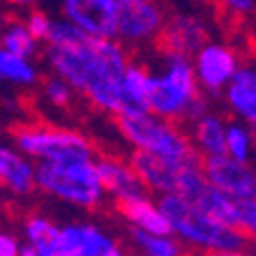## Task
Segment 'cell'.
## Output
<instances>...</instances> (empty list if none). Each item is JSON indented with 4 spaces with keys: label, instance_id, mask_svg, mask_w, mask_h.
Listing matches in <instances>:
<instances>
[{
    "label": "cell",
    "instance_id": "44dd1931",
    "mask_svg": "<svg viewBox=\"0 0 256 256\" xmlns=\"http://www.w3.org/2000/svg\"><path fill=\"white\" fill-rule=\"evenodd\" d=\"M0 81L21 86V88H30V86H35L40 81V72H37L32 60L18 58V56L5 51V48H0Z\"/></svg>",
    "mask_w": 256,
    "mask_h": 256
},
{
    "label": "cell",
    "instance_id": "7c38bea8",
    "mask_svg": "<svg viewBox=\"0 0 256 256\" xmlns=\"http://www.w3.org/2000/svg\"><path fill=\"white\" fill-rule=\"evenodd\" d=\"M62 16L92 37L116 40V10L111 0H60Z\"/></svg>",
    "mask_w": 256,
    "mask_h": 256
},
{
    "label": "cell",
    "instance_id": "484cf974",
    "mask_svg": "<svg viewBox=\"0 0 256 256\" xmlns=\"http://www.w3.org/2000/svg\"><path fill=\"white\" fill-rule=\"evenodd\" d=\"M51 24H54V18L48 16L44 10H30L28 16H26V21H24L26 30H28L30 37L37 40V42H46Z\"/></svg>",
    "mask_w": 256,
    "mask_h": 256
},
{
    "label": "cell",
    "instance_id": "4dcf8cb0",
    "mask_svg": "<svg viewBox=\"0 0 256 256\" xmlns=\"http://www.w3.org/2000/svg\"><path fill=\"white\" fill-rule=\"evenodd\" d=\"M18 256H42V254H40L32 244H24V247L18 250Z\"/></svg>",
    "mask_w": 256,
    "mask_h": 256
},
{
    "label": "cell",
    "instance_id": "d6a6232c",
    "mask_svg": "<svg viewBox=\"0 0 256 256\" xmlns=\"http://www.w3.org/2000/svg\"><path fill=\"white\" fill-rule=\"evenodd\" d=\"M0 190H2V187H0Z\"/></svg>",
    "mask_w": 256,
    "mask_h": 256
},
{
    "label": "cell",
    "instance_id": "e0dca14e",
    "mask_svg": "<svg viewBox=\"0 0 256 256\" xmlns=\"http://www.w3.org/2000/svg\"><path fill=\"white\" fill-rule=\"evenodd\" d=\"M222 92H224V100H226L231 114L238 120L254 127L256 122V70L254 67L240 65Z\"/></svg>",
    "mask_w": 256,
    "mask_h": 256
},
{
    "label": "cell",
    "instance_id": "83f0119b",
    "mask_svg": "<svg viewBox=\"0 0 256 256\" xmlns=\"http://www.w3.org/2000/svg\"><path fill=\"white\" fill-rule=\"evenodd\" d=\"M18 250H21V244L12 233L0 231V256H18Z\"/></svg>",
    "mask_w": 256,
    "mask_h": 256
},
{
    "label": "cell",
    "instance_id": "8fae6325",
    "mask_svg": "<svg viewBox=\"0 0 256 256\" xmlns=\"http://www.w3.org/2000/svg\"><path fill=\"white\" fill-rule=\"evenodd\" d=\"M201 171L210 185L226 196L238 201L256 198V173L250 164H240L226 155H220L201 160Z\"/></svg>",
    "mask_w": 256,
    "mask_h": 256
},
{
    "label": "cell",
    "instance_id": "836d02e7",
    "mask_svg": "<svg viewBox=\"0 0 256 256\" xmlns=\"http://www.w3.org/2000/svg\"><path fill=\"white\" fill-rule=\"evenodd\" d=\"M141 256H143V254H141Z\"/></svg>",
    "mask_w": 256,
    "mask_h": 256
},
{
    "label": "cell",
    "instance_id": "4fadbf2b",
    "mask_svg": "<svg viewBox=\"0 0 256 256\" xmlns=\"http://www.w3.org/2000/svg\"><path fill=\"white\" fill-rule=\"evenodd\" d=\"M196 157H192V160H196ZM192 160L176 162V160H166V157H157V155H148V152L132 150V155L127 162H130V166L138 176L143 190L155 192V194L162 196V194H176L180 173H182L187 162H192Z\"/></svg>",
    "mask_w": 256,
    "mask_h": 256
},
{
    "label": "cell",
    "instance_id": "8992f818",
    "mask_svg": "<svg viewBox=\"0 0 256 256\" xmlns=\"http://www.w3.org/2000/svg\"><path fill=\"white\" fill-rule=\"evenodd\" d=\"M35 187L78 208H97L104 198L95 157L60 162V164L40 162L35 166Z\"/></svg>",
    "mask_w": 256,
    "mask_h": 256
},
{
    "label": "cell",
    "instance_id": "7402d4cb",
    "mask_svg": "<svg viewBox=\"0 0 256 256\" xmlns=\"http://www.w3.org/2000/svg\"><path fill=\"white\" fill-rule=\"evenodd\" d=\"M0 48H5L10 54L18 56V58L32 60L37 48H40V42L30 37L24 21H10V24L0 28Z\"/></svg>",
    "mask_w": 256,
    "mask_h": 256
},
{
    "label": "cell",
    "instance_id": "f1b7e54d",
    "mask_svg": "<svg viewBox=\"0 0 256 256\" xmlns=\"http://www.w3.org/2000/svg\"><path fill=\"white\" fill-rule=\"evenodd\" d=\"M7 5H14V7H35L37 2H42V0H5Z\"/></svg>",
    "mask_w": 256,
    "mask_h": 256
},
{
    "label": "cell",
    "instance_id": "3957f363",
    "mask_svg": "<svg viewBox=\"0 0 256 256\" xmlns=\"http://www.w3.org/2000/svg\"><path fill=\"white\" fill-rule=\"evenodd\" d=\"M157 206H160L162 214L166 217L173 238L180 240L185 247L201 252V254L247 250L252 240H254L250 236H244V233L208 217L206 212L194 208L190 201H185L178 194H162L157 198Z\"/></svg>",
    "mask_w": 256,
    "mask_h": 256
},
{
    "label": "cell",
    "instance_id": "52a82bcc",
    "mask_svg": "<svg viewBox=\"0 0 256 256\" xmlns=\"http://www.w3.org/2000/svg\"><path fill=\"white\" fill-rule=\"evenodd\" d=\"M16 150L28 160L35 162H72V160H92L95 148L86 134L70 127L54 125H21L12 130Z\"/></svg>",
    "mask_w": 256,
    "mask_h": 256
},
{
    "label": "cell",
    "instance_id": "ac0fdd59",
    "mask_svg": "<svg viewBox=\"0 0 256 256\" xmlns=\"http://www.w3.org/2000/svg\"><path fill=\"white\" fill-rule=\"evenodd\" d=\"M0 187L16 196H26L35 190V164L18 150L0 143Z\"/></svg>",
    "mask_w": 256,
    "mask_h": 256
},
{
    "label": "cell",
    "instance_id": "603a6c76",
    "mask_svg": "<svg viewBox=\"0 0 256 256\" xmlns=\"http://www.w3.org/2000/svg\"><path fill=\"white\" fill-rule=\"evenodd\" d=\"M132 240L143 252V256H187L185 244L173 236H157V233L132 228Z\"/></svg>",
    "mask_w": 256,
    "mask_h": 256
},
{
    "label": "cell",
    "instance_id": "30bf717a",
    "mask_svg": "<svg viewBox=\"0 0 256 256\" xmlns=\"http://www.w3.org/2000/svg\"><path fill=\"white\" fill-rule=\"evenodd\" d=\"M155 42L162 54H178L192 58L203 44L210 42V28L196 14L176 12L171 16H164Z\"/></svg>",
    "mask_w": 256,
    "mask_h": 256
},
{
    "label": "cell",
    "instance_id": "5b68a950",
    "mask_svg": "<svg viewBox=\"0 0 256 256\" xmlns=\"http://www.w3.org/2000/svg\"><path fill=\"white\" fill-rule=\"evenodd\" d=\"M116 125H118L120 136L138 152L176 162L196 157V150L192 148L190 134L182 132V125L157 118L150 111L138 116H116Z\"/></svg>",
    "mask_w": 256,
    "mask_h": 256
},
{
    "label": "cell",
    "instance_id": "5bb4252c",
    "mask_svg": "<svg viewBox=\"0 0 256 256\" xmlns=\"http://www.w3.org/2000/svg\"><path fill=\"white\" fill-rule=\"evenodd\" d=\"M150 92H152V72L148 65L132 60L120 74V114L118 116H138L148 114Z\"/></svg>",
    "mask_w": 256,
    "mask_h": 256
},
{
    "label": "cell",
    "instance_id": "f546056e",
    "mask_svg": "<svg viewBox=\"0 0 256 256\" xmlns=\"http://www.w3.org/2000/svg\"><path fill=\"white\" fill-rule=\"evenodd\" d=\"M203 256H252V254L244 250H238V252H212V254H203Z\"/></svg>",
    "mask_w": 256,
    "mask_h": 256
},
{
    "label": "cell",
    "instance_id": "2e32d148",
    "mask_svg": "<svg viewBox=\"0 0 256 256\" xmlns=\"http://www.w3.org/2000/svg\"><path fill=\"white\" fill-rule=\"evenodd\" d=\"M116 208L132 224V228L157 233V236H171V226H168L166 217L162 214L157 201L148 192H141V194H134V196L127 198H118Z\"/></svg>",
    "mask_w": 256,
    "mask_h": 256
},
{
    "label": "cell",
    "instance_id": "277c9868",
    "mask_svg": "<svg viewBox=\"0 0 256 256\" xmlns=\"http://www.w3.org/2000/svg\"><path fill=\"white\" fill-rule=\"evenodd\" d=\"M176 194L182 196L185 201H190L194 208H198L201 212L208 214V217H212V220L222 222V224H226V226L254 238L256 198L238 201V198L226 196L224 192L212 187L201 171V157L185 164V168L180 173L178 187H176Z\"/></svg>",
    "mask_w": 256,
    "mask_h": 256
},
{
    "label": "cell",
    "instance_id": "d4e9b609",
    "mask_svg": "<svg viewBox=\"0 0 256 256\" xmlns=\"http://www.w3.org/2000/svg\"><path fill=\"white\" fill-rule=\"evenodd\" d=\"M44 97H46L54 106L70 108L72 102H74V90H72L60 76H48L46 81H44Z\"/></svg>",
    "mask_w": 256,
    "mask_h": 256
},
{
    "label": "cell",
    "instance_id": "7a4b0ae2",
    "mask_svg": "<svg viewBox=\"0 0 256 256\" xmlns=\"http://www.w3.org/2000/svg\"><path fill=\"white\" fill-rule=\"evenodd\" d=\"M152 72V92L148 111L178 125H192L208 108V100L198 90L192 60L178 54H162L160 70Z\"/></svg>",
    "mask_w": 256,
    "mask_h": 256
},
{
    "label": "cell",
    "instance_id": "1f68e13d",
    "mask_svg": "<svg viewBox=\"0 0 256 256\" xmlns=\"http://www.w3.org/2000/svg\"><path fill=\"white\" fill-rule=\"evenodd\" d=\"M111 2H114V5H116V7H118V5H120V2H122V0H111Z\"/></svg>",
    "mask_w": 256,
    "mask_h": 256
},
{
    "label": "cell",
    "instance_id": "6da1fadb",
    "mask_svg": "<svg viewBox=\"0 0 256 256\" xmlns=\"http://www.w3.org/2000/svg\"><path fill=\"white\" fill-rule=\"evenodd\" d=\"M46 62L54 76L81 92L90 106L120 114V74L130 62V51L118 40L92 37L67 18H58L46 37Z\"/></svg>",
    "mask_w": 256,
    "mask_h": 256
},
{
    "label": "cell",
    "instance_id": "9c48e42d",
    "mask_svg": "<svg viewBox=\"0 0 256 256\" xmlns=\"http://www.w3.org/2000/svg\"><path fill=\"white\" fill-rule=\"evenodd\" d=\"M190 60L198 90L210 97L222 95L224 86L231 81L236 70L242 65L238 48H233L231 44L224 42H206Z\"/></svg>",
    "mask_w": 256,
    "mask_h": 256
},
{
    "label": "cell",
    "instance_id": "4316f807",
    "mask_svg": "<svg viewBox=\"0 0 256 256\" xmlns=\"http://www.w3.org/2000/svg\"><path fill=\"white\" fill-rule=\"evenodd\" d=\"M214 5H217V10H220V14H224V16H231L236 18V21H247V18H252V14H254V0H212Z\"/></svg>",
    "mask_w": 256,
    "mask_h": 256
},
{
    "label": "cell",
    "instance_id": "d6986e66",
    "mask_svg": "<svg viewBox=\"0 0 256 256\" xmlns=\"http://www.w3.org/2000/svg\"><path fill=\"white\" fill-rule=\"evenodd\" d=\"M192 148L196 150V155L201 160L208 157H220L224 155V134H226V120L222 116L206 111L201 118H196L192 122Z\"/></svg>",
    "mask_w": 256,
    "mask_h": 256
},
{
    "label": "cell",
    "instance_id": "ba28073f",
    "mask_svg": "<svg viewBox=\"0 0 256 256\" xmlns=\"http://www.w3.org/2000/svg\"><path fill=\"white\" fill-rule=\"evenodd\" d=\"M164 7L160 0H122L116 10V40L130 46H146L157 40L164 24Z\"/></svg>",
    "mask_w": 256,
    "mask_h": 256
},
{
    "label": "cell",
    "instance_id": "ffe728a7",
    "mask_svg": "<svg viewBox=\"0 0 256 256\" xmlns=\"http://www.w3.org/2000/svg\"><path fill=\"white\" fill-rule=\"evenodd\" d=\"M224 155L240 162V164H252V157H254V127L242 122V120L226 122Z\"/></svg>",
    "mask_w": 256,
    "mask_h": 256
},
{
    "label": "cell",
    "instance_id": "cb8c5ba5",
    "mask_svg": "<svg viewBox=\"0 0 256 256\" xmlns=\"http://www.w3.org/2000/svg\"><path fill=\"white\" fill-rule=\"evenodd\" d=\"M24 233H26V238H28V244H32L35 250H42V247H46L48 242L56 240L58 226L48 217H44V214H30L28 220H26Z\"/></svg>",
    "mask_w": 256,
    "mask_h": 256
},
{
    "label": "cell",
    "instance_id": "9a60e30c",
    "mask_svg": "<svg viewBox=\"0 0 256 256\" xmlns=\"http://www.w3.org/2000/svg\"><path fill=\"white\" fill-rule=\"evenodd\" d=\"M95 168L97 176H100V185L104 196H114L118 201V198H127L146 192L138 176L130 166V162L120 160V157L114 155L95 157Z\"/></svg>",
    "mask_w": 256,
    "mask_h": 256
}]
</instances>
